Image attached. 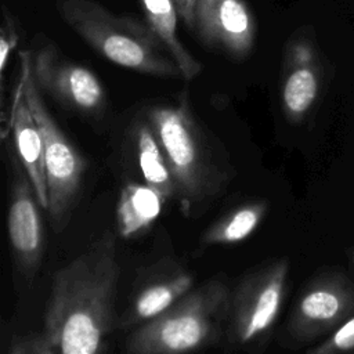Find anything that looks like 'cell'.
Returning a JSON list of instances; mask_svg holds the SVG:
<instances>
[{"mask_svg": "<svg viewBox=\"0 0 354 354\" xmlns=\"http://www.w3.org/2000/svg\"><path fill=\"white\" fill-rule=\"evenodd\" d=\"M166 199L147 184L129 183L116 206V225L120 236L134 238L145 232L159 217Z\"/></svg>", "mask_w": 354, "mask_h": 354, "instance_id": "9a60e30c", "label": "cell"}, {"mask_svg": "<svg viewBox=\"0 0 354 354\" xmlns=\"http://www.w3.org/2000/svg\"><path fill=\"white\" fill-rule=\"evenodd\" d=\"M116 238L105 231L54 275L43 332L41 354H102L115 326L120 275Z\"/></svg>", "mask_w": 354, "mask_h": 354, "instance_id": "6da1fadb", "label": "cell"}, {"mask_svg": "<svg viewBox=\"0 0 354 354\" xmlns=\"http://www.w3.org/2000/svg\"><path fill=\"white\" fill-rule=\"evenodd\" d=\"M268 210L266 201H252L242 203L217 221H214L202 235V243L210 245H231L249 238L260 225Z\"/></svg>", "mask_w": 354, "mask_h": 354, "instance_id": "e0dca14e", "label": "cell"}, {"mask_svg": "<svg viewBox=\"0 0 354 354\" xmlns=\"http://www.w3.org/2000/svg\"><path fill=\"white\" fill-rule=\"evenodd\" d=\"M3 24L0 29V100H1V120L6 118V71L11 62L14 48L18 46L21 33L18 29L17 19L4 7L3 8Z\"/></svg>", "mask_w": 354, "mask_h": 354, "instance_id": "ac0fdd59", "label": "cell"}, {"mask_svg": "<svg viewBox=\"0 0 354 354\" xmlns=\"http://www.w3.org/2000/svg\"><path fill=\"white\" fill-rule=\"evenodd\" d=\"M191 271L170 260L148 268L129 306L116 322L120 328H137L170 308L194 288Z\"/></svg>", "mask_w": 354, "mask_h": 354, "instance_id": "8fae6325", "label": "cell"}, {"mask_svg": "<svg viewBox=\"0 0 354 354\" xmlns=\"http://www.w3.org/2000/svg\"><path fill=\"white\" fill-rule=\"evenodd\" d=\"M230 299L231 290L221 279L189 290L165 313L133 329L127 354H189L213 343L227 325Z\"/></svg>", "mask_w": 354, "mask_h": 354, "instance_id": "277c9868", "label": "cell"}, {"mask_svg": "<svg viewBox=\"0 0 354 354\" xmlns=\"http://www.w3.org/2000/svg\"><path fill=\"white\" fill-rule=\"evenodd\" d=\"M12 183L10 189L7 230L19 270L33 272L44 252V227L32 183L17 156H12Z\"/></svg>", "mask_w": 354, "mask_h": 354, "instance_id": "30bf717a", "label": "cell"}, {"mask_svg": "<svg viewBox=\"0 0 354 354\" xmlns=\"http://www.w3.org/2000/svg\"><path fill=\"white\" fill-rule=\"evenodd\" d=\"M145 22L160 37L162 43L178 65L183 79L192 80L203 69L202 64L192 57L178 37V14L171 0H141Z\"/></svg>", "mask_w": 354, "mask_h": 354, "instance_id": "2e32d148", "label": "cell"}, {"mask_svg": "<svg viewBox=\"0 0 354 354\" xmlns=\"http://www.w3.org/2000/svg\"><path fill=\"white\" fill-rule=\"evenodd\" d=\"M194 32L205 46L243 59L254 47L257 21L245 0H198Z\"/></svg>", "mask_w": 354, "mask_h": 354, "instance_id": "9c48e42d", "label": "cell"}, {"mask_svg": "<svg viewBox=\"0 0 354 354\" xmlns=\"http://www.w3.org/2000/svg\"><path fill=\"white\" fill-rule=\"evenodd\" d=\"M176 184V198L187 217L202 213L228 180L227 165L198 122L183 90L176 102L142 106Z\"/></svg>", "mask_w": 354, "mask_h": 354, "instance_id": "7a4b0ae2", "label": "cell"}, {"mask_svg": "<svg viewBox=\"0 0 354 354\" xmlns=\"http://www.w3.org/2000/svg\"><path fill=\"white\" fill-rule=\"evenodd\" d=\"M289 275L286 257L263 264L231 292L225 336L238 346L266 340L281 313Z\"/></svg>", "mask_w": 354, "mask_h": 354, "instance_id": "8992f818", "label": "cell"}, {"mask_svg": "<svg viewBox=\"0 0 354 354\" xmlns=\"http://www.w3.org/2000/svg\"><path fill=\"white\" fill-rule=\"evenodd\" d=\"M171 1L177 10L178 18L184 22V25L191 30H195V10H196L198 0H171Z\"/></svg>", "mask_w": 354, "mask_h": 354, "instance_id": "ffe728a7", "label": "cell"}, {"mask_svg": "<svg viewBox=\"0 0 354 354\" xmlns=\"http://www.w3.org/2000/svg\"><path fill=\"white\" fill-rule=\"evenodd\" d=\"M64 22L105 59L160 79H183L152 28L133 15H116L94 0H57Z\"/></svg>", "mask_w": 354, "mask_h": 354, "instance_id": "3957f363", "label": "cell"}, {"mask_svg": "<svg viewBox=\"0 0 354 354\" xmlns=\"http://www.w3.org/2000/svg\"><path fill=\"white\" fill-rule=\"evenodd\" d=\"M281 77L283 113L289 122L299 123L315 105L322 84L319 57L308 37L296 36L286 44Z\"/></svg>", "mask_w": 354, "mask_h": 354, "instance_id": "7c38bea8", "label": "cell"}, {"mask_svg": "<svg viewBox=\"0 0 354 354\" xmlns=\"http://www.w3.org/2000/svg\"><path fill=\"white\" fill-rule=\"evenodd\" d=\"M7 131H12V147L17 159L28 174L39 203L43 209H48V188L44 163V142L41 131L25 98L22 84L18 80L11 100L10 120L3 131V138Z\"/></svg>", "mask_w": 354, "mask_h": 354, "instance_id": "4fadbf2b", "label": "cell"}, {"mask_svg": "<svg viewBox=\"0 0 354 354\" xmlns=\"http://www.w3.org/2000/svg\"><path fill=\"white\" fill-rule=\"evenodd\" d=\"M354 315V282L339 270L313 277L297 296L286 321V337L310 343L328 336Z\"/></svg>", "mask_w": 354, "mask_h": 354, "instance_id": "52a82bcc", "label": "cell"}, {"mask_svg": "<svg viewBox=\"0 0 354 354\" xmlns=\"http://www.w3.org/2000/svg\"><path fill=\"white\" fill-rule=\"evenodd\" d=\"M122 148L141 174L144 184L156 189L166 202L176 198V184L144 108L131 112L122 134Z\"/></svg>", "mask_w": 354, "mask_h": 354, "instance_id": "5bb4252c", "label": "cell"}, {"mask_svg": "<svg viewBox=\"0 0 354 354\" xmlns=\"http://www.w3.org/2000/svg\"><path fill=\"white\" fill-rule=\"evenodd\" d=\"M19 76L22 90L33 118L43 136L44 163L48 188V214L54 230L66 227L73 212L87 160L71 142L50 113L43 93L39 90L32 75L30 51L19 53Z\"/></svg>", "mask_w": 354, "mask_h": 354, "instance_id": "5b68a950", "label": "cell"}, {"mask_svg": "<svg viewBox=\"0 0 354 354\" xmlns=\"http://www.w3.org/2000/svg\"><path fill=\"white\" fill-rule=\"evenodd\" d=\"M30 62L39 90L62 108L91 119H101L105 115L108 95L90 68L65 58L53 41L30 51Z\"/></svg>", "mask_w": 354, "mask_h": 354, "instance_id": "ba28073f", "label": "cell"}, {"mask_svg": "<svg viewBox=\"0 0 354 354\" xmlns=\"http://www.w3.org/2000/svg\"><path fill=\"white\" fill-rule=\"evenodd\" d=\"M306 354H354V315Z\"/></svg>", "mask_w": 354, "mask_h": 354, "instance_id": "d6986e66", "label": "cell"}]
</instances>
